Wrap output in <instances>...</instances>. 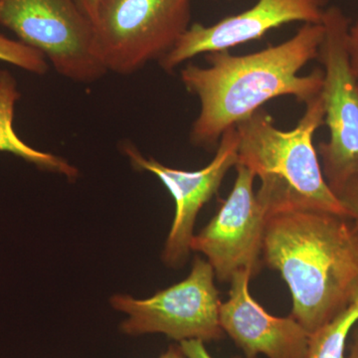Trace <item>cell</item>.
<instances>
[{"label": "cell", "instance_id": "11", "mask_svg": "<svg viewBox=\"0 0 358 358\" xmlns=\"http://www.w3.org/2000/svg\"><path fill=\"white\" fill-rule=\"evenodd\" d=\"M251 274L240 272L231 279L229 299L221 303L220 324L245 357L306 358L310 334L293 317L270 315L251 296Z\"/></svg>", "mask_w": 358, "mask_h": 358}, {"label": "cell", "instance_id": "3", "mask_svg": "<svg viewBox=\"0 0 358 358\" xmlns=\"http://www.w3.org/2000/svg\"><path fill=\"white\" fill-rule=\"evenodd\" d=\"M324 124L322 93L306 103L293 129L275 127L265 109L236 124L238 162L260 180L257 199L266 215L292 211H322L350 217L327 185L313 145L315 131Z\"/></svg>", "mask_w": 358, "mask_h": 358}, {"label": "cell", "instance_id": "18", "mask_svg": "<svg viewBox=\"0 0 358 358\" xmlns=\"http://www.w3.org/2000/svg\"><path fill=\"white\" fill-rule=\"evenodd\" d=\"M102 0H76L78 6L83 11L85 15L93 22L95 20L96 10Z\"/></svg>", "mask_w": 358, "mask_h": 358}, {"label": "cell", "instance_id": "20", "mask_svg": "<svg viewBox=\"0 0 358 358\" xmlns=\"http://www.w3.org/2000/svg\"><path fill=\"white\" fill-rule=\"evenodd\" d=\"M350 358H358V338L355 339V343H353Z\"/></svg>", "mask_w": 358, "mask_h": 358}, {"label": "cell", "instance_id": "12", "mask_svg": "<svg viewBox=\"0 0 358 358\" xmlns=\"http://www.w3.org/2000/svg\"><path fill=\"white\" fill-rule=\"evenodd\" d=\"M20 98L15 78L8 71L0 69V152L15 155L40 169L75 180L79 176L77 167L63 157L30 147L18 136L13 121L16 103Z\"/></svg>", "mask_w": 358, "mask_h": 358}, {"label": "cell", "instance_id": "17", "mask_svg": "<svg viewBox=\"0 0 358 358\" xmlns=\"http://www.w3.org/2000/svg\"><path fill=\"white\" fill-rule=\"evenodd\" d=\"M179 348L186 358H213L210 353L207 352L203 341L199 339L180 341Z\"/></svg>", "mask_w": 358, "mask_h": 358}, {"label": "cell", "instance_id": "6", "mask_svg": "<svg viewBox=\"0 0 358 358\" xmlns=\"http://www.w3.org/2000/svg\"><path fill=\"white\" fill-rule=\"evenodd\" d=\"M0 26L66 79L93 83L108 73L94 51L93 24L76 0H0Z\"/></svg>", "mask_w": 358, "mask_h": 358}, {"label": "cell", "instance_id": "2", "mask_svg": "<svg viewBox=\"0 0 358 358\" xmlns=\"http://www.w3.org/2000/svg\"><path fill=\"white\" fill-rule=\"evenodd\" d=\"M322 211L266 219L263 261L288 285L292 317L308 334L345 310L358 294V226Z\"/></svg>", "mask_w": 358, "mask_h": 358}, {"label": "cell", "instance_id": "15", "mask_svg": "<svg viewBox=\"0 0 358 358\" xmlns=\"http://www.w3.org/2000/svg\"><path fill=\"white\" fill-rule=\"evenodd\" d=\"M338 197L350 212V218L358 226V176L345 185Z\"/></svg>", "mask_w": 358, "mask_h": 358}, {"label": "cell", "instance_id": "10", "mask_svg": "<svg viewBox=\"0 0 358 358\" xmlns=\"http://www.w3.org/2000/svg\"><path fill=\"white\" fill-rule=\"evenodd\" d=\"M326 4L327 0H258L243 13L228 16L215 24H192L159 64L162 70L171 73L196 56L229 51L261 39L282 25L293 22L322 24Z\"/></svg>", "mask_w": 358, "mask_h": 358}, {"label": "cell", "instance_id": "16", "mask_svg": "<svg viewBox=\"0 0 358 358\" xmlns=\"http://www.w3.org/2000/svg\"><path fill=\"white\" fill-rule=\"evenodd\" d=\"M348 54L353 75L358 85V18L353 24H350L348 31Z\"/></svg>", "mask_w": 358, "mask_h": 358}, {"label": "cell", "instance_id": "9", "mask_svg": "<svg viewBox=\"0 0 358 358\" xmlns=\"http://www.w3.org/2000/svg\"><path fill=\"white\" fill-rule=\"evenodd\" d=\"M236 127L223 134L214 159L199 171L173 169L154 157L141 155L136 145L122 143L121 150L134 169L154 174L166 186L176 203V213L166 238L162 260L169 267H179L189 255L195 221L200 210L217 193L223 179L238 162Z\"/></svg>", "mask_w": 358, "mask_h": 358}, {"label": "cell", "instance_id": "8", "mask_svg": "<svg viewBox=\"0 0 358 358\" xmlns=\"http://www.w3.org/2000/svg\"><path fill=\"white\" fill-rule=\"evenodd\" d=\"M236 179L227 199L210 222L193 235L190 250L203 254L219 282L233 275L260 271L266 215L254 190L255 174L236 164Z\"/></svg>", "mask_w": 358, "mask_h": 358}, {"label": "cell", "instance_id": "13", "mask_svg": "<svg viewBox=\"0 0 358 358\" xmlns=\"http://www.w3.org/2000/svg\"><path fill=\"white\" fill-rule=\"evenodd\" d=\"M358 320V294L338 315L310 334L306 358H345L350 329Z\"/></svg>", "mask_w": 358, "mask_h": 358}, {"label": "cell", "instance_id": "1", "mask_svg": "<svg viewBox=\"0 0 358 358\" xmlns=\"http://www.w3.org/2000/svg\"><path fill=\"white\" fill-rule=\"evenodd\" d=\"M322 24H303L291 38L263 50L233 55L229 51L205 54L207 67L187 64L180 80L200 103L192 122L190 143L211 150L227 129L248 119L271 100L289 96L307 103L322 93L324 71L301 76L300 71L317 59L324 39Z\"/></svg>", "mask_w": 358, "mask_h": 358}, {"label": "cell", "instance_id": "7", "mask_svg": "<svg viewBox=\"0 0 358 358\" xmlns=\"http://www.w3.org/2000/svg\"><path fill=\"white\" fill-rule=\"evenodd\" d=\"M213 268L200 257H195L192 272L183 281L157 292L150 298L134 299L129 294H115L110 305L128 319L121 331L128 336L162 334L176 341L222 338L221 301L214 284Z\"/></svg>", "mask_w": 358, "mask_h": 358}, {"label": "cell", "instance_id": "5", "mask_svg": "<svg viewBox=\"0 0 358 358\" xmlns=\"http://www.w3.org/2000/svg\"><path fill=\"white\" fill-rule=\"evenodd\" d=\"M319 59L324 67L322 96L329 141L317 152L327 185L338 196L358 176V85L348 54L350 21L338 6L327 7Z\"/></svg>", "mask_w": 358, "mask_h": 358}, {"label": "cell", "instance_id": "14", "mask_svg": "<svg viewBox=\"0 0 358 358\" xmlns=\"http://www.w3.org/2000/svg\"><path fill=\"white\" fill-rule=\"evenodd\" d=\"M0 61L36 75L46 74L49 69L46 58L39 51L20 40L9 39L2 34H0Z\"/></svg>", "mask_w": 358, "mask_h": 358}, {"label": "cell", "instance_id": "4", "mask_svg": "<svg viewBox=\"0 0 358 358\" xmlns=\"http://www.w3.org/2000/svg\"><path fill=\"white\" fill-rule=\"evenodd\" d=\"M190 21L192 0H102L94 51L107 72L134 74L173 50Z\"/></svg>", "mask_w": 358, "mask_h": 358}, {"label": "cell", "instance_id": "19", "mask_svg": "<svg viewBox=\"0 0 358 358\" xmlns=\"http://www.w3.org/2000/svg\"><path fill=\"white\" fill-rule=\"evenodd\" d=\"M159 358H186L180 348L178 345H171L166 352L162 353Z\"/></svg>", "mask_w": 358, "mask_h": 358}]
</instances>
